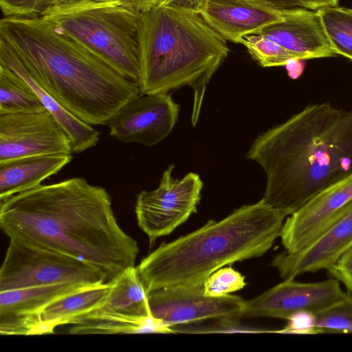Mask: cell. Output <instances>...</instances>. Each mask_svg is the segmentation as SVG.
Instances as JSON below:
<instances>
[{
	"label": "cell",
	"mask_w": 352,
	"mask_h": 352,
	"mask_svg": "<svg viewBox=\"0 0 352 352\" xmlns=\"http://www.w3.org/2000/svg\"><path fill=\"white\" fill-rule=\"evenodd\" d=\"M316 326L321 333H352V294L316 313Z\"/></svg>",
	"instance_id": "26"
},
{
	"label": "cell",
	"mask_w": 352,
	"mask_h": 352,
	"mask_svg": "<svg viewBox=\"0 0 352 352\" xmlns=\"http://www.w3.org/2000/svg\"><path fill=\"white\" fill-rule=\"evenodd\" d=\"M317 11L336 54L352 61V9L335 6Z\"/></svg>",
	"instance_id": "24"
},
{
	"label": "cell",
	"mask_w": 352,
	"mask_h": 352,
	"mask_svg": "<svg viewBox=\"0 0 352 352\" xmlns=\"http://www.w3.org/2000/svg\"><path fill=\"white\" fill-rule=\"evenodd\" d=\"M41 17L120 75L139 84V13L95 0L54 6Z\"/></svg>",
	"instance_id": "6"
},
{
	"label": "cell",
	"mask_w": 352,
	"mask_h": 352,
	"mask_svg": "<svg viewBox=\"0 0 352 352\" xmlns=\"http://www.w3.org/2000/svg\"><path fill=\"white\" fill-rule=\"evenodd\" d=\"M272 3L283 9L302 8L298 0H260Z\"/></svg>",
	"instance_id": "33"
},
{
	"label": "cell",
	"mask_w": 352,
	"mask_h": 352,
	"mask_svg": "<svg viewBox=\"0 0 352 352\" xmlns=\"http://www.w3.org/2000/svg\"><path fill=\"white\" fill-rule=\"evenodd\" d=\"M352 245V204L324 233L303 250L276 255L272 265L284 279L328 270Z\"/></svg>",
	"instance_id": "16"
},
{
	"label": "cell",
	"mask_w": 352,
	"mask_h": 352,
	"mask_svg": "<svg viewBox=\"0 0 352 352\" xmlns=\"http://www.w3.org/2000/svg\"><path fill=\"white\" fill-rule=\"evenodd\" d=\"M246 157L266 175L265 203L289 216L352 175V111L314 104L258 135Z\"/></svg>",
	"instance_id": "2"
},
{
	"label": "cell",
	"mask_w": 352,
	"mask_h": 352,
	"mask_svg": "<svg viewBox=\"0 0 352 352\" xmlns=\"http://www.w3.org/2000/svg\"><path fill=\"white\" fill-rule=\"evenodd\" d=\"M228 53V41L190 6L174 1L139 13L140 94L190 86L194 126L206 86Z\"/></svg>",
	"instance_id": "5"
},
{
	"label": "cell",
	"mask_w": 352,
	"mask_h": 352,
	"mask_svg": "<svg viewBox=\"0 0 352 352\" xmlns=\"http://www.w3.org/2000/svg\"><path fill=\"white\" fill-rule=\"evenodd\" d=\"M73 152L70 138L48 110L0 114V163Z\"/></svg>",
	"instance_id": "9"
},
{
	"label": "cell",
	"mask_w": 352,
	"mask_h": 352,
	"mask_svg": "<svg viewBox=\"0 0 352 352\" xmlns=\"http://www.w3.org/2000/svg\"><path fill=\"white\" fill-rule=\"evenodd\" d=\"M285 216L262 199L224 219L163 243L136 267L148 294L204 283L224 265L266 253L280 237Z\"/></svg>",
	"instance_id": "4"
},
{
	"label": "cell",
	"mask_w": 352,
	"mask_h": 352,
	"mask_svg": "<svg viewBox=\"0 0 352 352\" xmlns=\"http://www.w3.org/2000/svg\"><path fill=\"white\" fill-rule=\"evenodd\" d=\"M288 10L260 0H205L199 12L226 40L239 43L283 19Z\"/></svg>",
	"instance_id": "15"
},
{
	"label": "cell",
	"mask_w": 352,
	"mask_h": 352,
	"mask_svg": "<svg viewBox=\"0 0 352 352\" xmlns=\"http://www.w3.org/2000/svg\"><path fill=\"white\" fill-rule=\"evenodd\" d=\"M352 204V175L321 191L284 221L280 237L285 250H303Z\"/></svg>",
	"instance_id": "13"
},
{
	"label": "cell",
	"mask_w": 352,
	"mask_h": 352,
	"mask_svg": "<svg viewBox=\"0 0 352 352\" xmlns=\"http://www.w3.org/2000/svg\"><path fill=\"white\" fill-rule=\"evenodd\" d=\"M112 283L89 285L47 306L41 313L42 335L50 334L60 325L102 307L109 296Z\"/></svg>",
	"instance_id": "21"
},
{
	"label": "cell",
	"mask_w": 352,
	"mask_h": 352,
	"mask_svg": "<svg viewBox=\"0 0 352 352\" xmlns=\"http://www.w3.org/2000/svg\"><path fill=\"white\" fill-rule=\"evenodd\" d=\"M256 34H262L288 51L296 60L336 56L324 32L318 11L294 8L283 19Z\"/></svg>",
	"instance_id": "17"
},
{
	"label": "cell",
	"mask_w": 352,
	"mask_h": 352,
	"mask_svg": "<svg viewBox=\"0 0 352 352\" xmlns=\"http://www.w3.org/2000/svg\"><path fill=\"white\" fill-rule=\"evenodd\" d=\"M246 285L245 276L231 267L220 268L204 283V294L210 297H221L239 291Z\"/></svg>",
	"instance_id": "27"
},
{
	"label": "cell",
	"mask_w": 352,
	"mask_h": 352,
	"mask_svg": "<svg viewBox=\"0 0 352 352\" xmlns=\"http://www.w3.org/2000/svg\"><path fill=\"white\" fill-rule=\"evenodd\" d=\"M89 285H91L60 283L1 291V334L40 335L42 311L54 302Z\"/></svg>",
	"instance_id": "14"
},
{
	"label": "cell",
	"mask_w": 352,
	"mask_h": 352,
	"mask_svg": "<svg viewBox=\"0 0 352 352\" xmlns=\"http://www.w3.org/2000/svg\"><path fill=\"white\" fill-rule=\"evenodd\" d=\"M352 294V245L327 270Z\"/></svg>",
	"instance_id": "30"
},
{
	"label": "cell",
	"mask_w": 352,
	"mask_h": 352,
	"mask_svg": "<svg viewBox=\"0 0 352 352\" xmlns=\"http://www.w3.org/2000/svg\"><path fill=\"white\" fill-rule=\"evenodd\" d=\"M0 65L16 72L32 87L45 109L53 115L68 135L74 152H83L98 144L100 132L63 107L41 87L30 75L10 46L1 39Z\"/></svg>",
	"instance_id": "18"
},
{
	"label": "cell",
	"mask_w": 352,
	"mask_h": 352,
	"mask_svg": "<svg viewBox=\"0 0 352 352\" xmlns=\"http://www.w3.org/2000/svg\"><path fill=\"white\" fill-rule=\"evenodd\" d=\"M56 3V0H0L4 17H40Z\"/></svg>",
	"instance_id": "28"
},
{
	"label": "cell",
	"mask_w": 352,
	"mask_h": 352,
	"mask_svg": "<svg viewBox=\"0 0 352 352\" xmlns=\"http://www.w3.org/2000/svg\"><path fill=\"white\" fill-rule=\"evenodd\" d=\"M346 294L340 282L333 277L316 283L285 279L261 295L245 300L241 318L287 320L302 310L316 313L343 299Z\"/></svg>",
	"instance_id": "12"
},
{
	"label": "cell",
	"mask_w": 352,
	"mask_h": 352,
	"mask_svg": "<svg viewBox=\"0 0 352 352\" xmlns=\"http://www.w3.org/2000/svg\"><path fill=\"white\" fill-rule=\"evenodd\" d=\"M0 227L10 239L93 266L106 283L135 266L140 252L118 223L108 192L82 177L41 184L0 201Z\"/></svg>",
	"instance_id": "1"
},
{
	"label": "cell",
	"mask_w": 352,
	"mask_h": 352,
	"mask_svg": "<svg viewBox=\"0 0 352 352\" xmlns=\"http://www.w3.org/2000/svg\"><path fill=\"white\" fill-rule=\"evenodd\" d=\"M174 165L163 173L159 186L142 190L136 197L135 213L138 226L150 243L171 233L197 212L203 182L199 175L189 173L182 179L172 176Z\"/></svg>",
	"instance_id": "8"
},
{
	"label": "cell",
	"mask_w": 352,
	"mask_h": 352,
	"mask_svg": "<svg viewBox=\"0 0 352 352\" xmlns=\"http://www.w3.org/2000/svg\"><path fill=\"white\" fill-rule=\"evenodd\" d=\"M302 7L314 11L338 5L339 0H298Z\"/></svg>",
	"instance_id": "32"
},
{
	"label": "cell",
	"mask_w": 352,
	"mask_h": 352,
	"mask_svg": "<svg viewBox=\"0 0 352 352\" xmlns=\"http://www.w3.org/2000/svg\"><path fill=\"white\" fill-rule=\"evenodd\" d=\"M69 330L70 334L173 333L152 315L135 317L114 312L103 307L77 318Z\"/></svg>",
	"instance_id": "20"
},
{
	"label": "cell",
	"mask_w": 352,
	"mask_h": 352,
	"mask_svg": "<svg viewBox=\"0 0 352 352\" xmlns=\"http://www.w3.org/2000/svg\"><path fill=\"white\" fill-rule=\"evenodd\" d=\"M287 320V325L280 330L272 332L297 335L320 334L316 326V316L314 312L302 310L292 314Z\"/></svg>",
	"instance_id": "29"
},
{
	"label": "cell",
	"mask_w": 352,
	"mask_h": 352,
	"mask_svg": "<svg viewBox=\"0 0 352 352\" xmlns=\"http://www.w3.org/2000/svg\"><path fill=\"white\" fill-rule=\"evenodd\" d=\"M175 1H182L189 4L193 5L197 3L199 0H160L159 6L167 5Z\"/></svg>",
	"instance_id": "35"
},
{
	"label": "cell",
	"mask_w": 352,
	"mask_h": 352,
	"mask_svg": "<svg viewBox=\"0 0 352 352\" xmlns=\"http://www.w3.org/2000/svg\"><path fill=\"white\" fill-rule=\"evenodd\" d=\"M88 0H56V6L72 5L82 3Z\"/></svg>",
	"instance_id": "34"
},
{
	"label": "cell",
	"mask_w": 352,
	"mask_h": 352,
	"mask_svg": "<svg viewBox=\"0 0 352 352\" xmlns=\"http://www.w3.org/2000/svg\"><path fill=\"white\" fill-rule=\"evenodd\" d=\"M46 110L32 87L10 68L0 65V114Z\"/></svg>",
	"instance_id": "23"
},
{
	"label": "cell",
	"mask_w": 352,
	"mask_h": 352,
	"mask_svg": "<svg viewBox=\"0 0 352 352\" xmlns=\"http://www.w3.org/2000/svg\"><path fill=\"white\" fill-rule=\"evenodd\" d=\"M111 283V290L104 308L130 316L151 315L148 292L136 267L126 268Z\"/></svg>",
	"instance_id": "22"
},
{
	"label": "cell",
	"mask_w": 352,
	"mask_h": 352,
	"mask_svg": "<svg viewBox=\"0 0 352 352\" xmlns=\"http://www.w3.org/2000/svg\"><path fill=\"white\" fill-rule=\"evenodd\" d=\"M179 106L166 94H140L108 122L109 135L124 143L153 146L172 131Z\"/></svg>",
	"instance_id": "11"
},
{
	"label": "cell",
	"mask_w": 352,
	"mask_h": 352,
	"mask_svg": "<svg viewBox=\"0 0 352 352\" xmlns=\"http://www.w3.org/2000/svg\"><path fill=\"white\" fill-rule=\"evenodd\" d=\"M245 301L230 294L206 296L204 283L164 287L148 294L151 314L170 328L206 320L240 319Z\"/></svg>",
	"instance_id": "10"
},
{
	"label": "cell",
	"mask_w": 352,
	"mask_h": 352,
	"mask_svg": "<svg viewBox=\"0 0 352 352\" xmlns=\"http://www.w3.org/2000/svg\"><path fill=\"white\" fill-rule=\"evenodd\" d=\"M106 283L104 274L76 258L10 239L0 270V292L60 283Z\"/></svg>",
	"instance_id": "7"
},
{
	"label": "cell",
	"mask_w": 352,
	"mask_h": 352,
	"mask_svg": "<svg viewBox=\"0 0 352 352\" xmlns=\"http://www.w3.org/2000/svg\"><path fill=\"white\" fill-rule=\"evenodd\" d=\"M118 4L138 13L159 6L160 0H95Z\"/></svg>",
	"instance_id": "31"
},
{
	"label": "cell",
	"mask_w": 352,
	"mask_h": 352,
	"mask_svg": "<svg viewBox=\"0 0 352 352\" xmlns=\"http://www.w3.org/2000/svg\"><path fill=\"white\" fill-rule=\"evenodd\" d=\"M239 43L244 45L251 56L263 67L286 65L296 60L288 51L262 34L245 36Z\"/></svg>",
	"instance_id": "25"
},
{
	"label": "cell",
	"mask_w": 352,
	"mask_h": 352,
	"mask_svg": "<svg viewBox=\"0 0 352 352\" xmlns=\"http://www.w3.org/2000/svg\"><path fill=\"white\" fill-rule=\"evenodd\" d=\"M0 39L32 78L60 104L91 125H107L140 94L118 74L43 17H3Z\"/></svg>",
	"instance_id": "3"
},
{
	"label": "cell",
	"mask_w": 352,
	"mask_h": 352,
	"mask_svg": "<svg viewBox=\"0 0 352 352\" xmlns=\"http://www.w3.org/2000/svg\"><path fill=\"white\" fill-rule=\"evenodd\" d=\"M72 160V155L30 156L0 163V201L40 186Z\"/></svg>",
	"instance_id": "19"
}]
</instances>
